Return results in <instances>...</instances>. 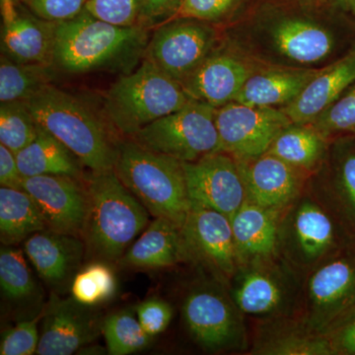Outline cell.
Instances as JSON below:
<instances>
[{
    "instance_id": "3",
    "label": "cell",
    "mask_w": 355,
    "mask_h": 355,
    "mask_svg": "<svg viewBox=\"0 0 355 355\" xmlns=\"http://www.w3.org/2000/svg\"><path fill=\"white\" fill-rule=\"evenodd\" d=\"M114 171L151 216L183 225L191 205L183 162L132 139L116 146Z\"/></svg>"
},
{
    "instance_id": "9",
    "label": "cell",
    "mask_w": 355,
    "mask_h": 355,
    "mask_svg": "<svg viewBox=\"0 0 355 355\" xmlns=\"http://www.w3.org/2000/svg\"><path fill=\"white\" fill-rule=\"evenodd\" d=\"M240 313L234 301L212 286L193 289L183 304L187 328L196 342L209 350L243 347L245 331Z\"/></svg>"
},
{
    "instance_id": "15",
    "label": "cell",
    "mask_w": 355,
    "mask_h": 355,
    "mask_svg": "<svg viewBox=\"0 0 355 355\" xmlns=\"http://www.w3.org/2000/svg\"><path fill=\"white\" fill-rule=\"evenodd\" d=\"M182 230L191 259L202 261L222 279L235 277L240 265L227 216L191 202Z\"/></svg>"
},
{
    "instance_id": "14",
    "label": "cell",
    "mask_w": 355,
    "mask_h": 355,
    "mask_svg": "<svg viewBox=\"0 0 355 355\" xmlns=\"http://www.w3.org/2000/svg\"><path fill=\"white\" fill-rule=\"evenodd\" d=\"M93 307L53 294L44 309L37 354L69 355L94 342L104 320Z\"/></svg>"
},
{
    "instance_id": "7",
    "label": "cell",
    "mask_w": 355,
    "mask_h": 355,
    "mask_svg": "<svg viewBox=\"0 0 355 355\" xmlns=\"http://www.w3.org/2000/svg\"><path fill=\"white\" fill-rule=\"evenodd\" d=\"M280 219L279 251L291 268H317L333 256L338 245L333 217L321 203L308 198H296Z\"/></svg>"
},
{
    "instance_id": "34",
    "label": "cell",
    "mask_w": 355,
    "mask_h": 355,
    "mask_svg": "<svg viewBox=\"0 0 355 355\" xmlns=\"http://www.w3.org/2000/svg\"><path fill=\"white\" fill-rule=\"evenodd\" d=\"M24 253L21 250L7 247L0 251L1 291L9 300L17 302L28 300L37 291Z\"/></svg>"
},
{
    "instance_id": "31",
    "label": "cell",
    "mask_w": 355,
    "mask_h": 355,
    "mask_svg": "<svg viewBox=\"0 0 355 355\" xmlns=\"http://www.w3.org/2000/svg\"><path fill=\"white\" fill-rule=\"evenodd\" d=\"M102 334L111 355L135 354L148 347L153 340L132 310L120 311L107 317L103 322Z\"/></svg>"
},
{
    "instance_id": "8",
    "label": "cell",
    "mask_w": 355,
    "mask_h": 355,
    "mask_svg": "<svg viewBox=\"0 0 355 355\" xmlns=\"http://www.w3.org/2000/svg\"><path fill=\"white\" fill-rule=\"evenodd\" d=\"M216 123L221 151L245 162L268 153L277 135L293 123L282 109L231 102L216 109Z\"/></svg>"
},
{
    "instance_id": "37",
    "label": "cell",
    "mask_w": 355,
    "mask_h": 355,
    "mask_svg": "<svg viewBox=\"0 0 355 355\" xmlns=\"http://www.w3.org/2000/svg\"><path fill=\"white\" fill-rule=\"evenodd\" d=\"M41 316L31 321L20 322L2 335L1 355H32L37 354L40 343L38 322Z\"/></svg>"
},
{
    "instance_id": "29",
    "label": "cell",
    "mask_w": 355,
    "mask_h": 355,
    "mask_svg": "<svg viewBox=\"0 0 355 355\" xmlns=\"http://www.w3.org/2000/svg\"><path fill=\"white\" fill-rule=\"evenodd\" d=\"M254 354L334 355L330 343L323 334L302 324L301 327H275L270 329L254 343Z\"/></svg>"
},
{
    "instance_id": "12",
    "label": "cell",
    "mask_w": 355,
    "mask_h": 355,
    "mask_svg": "<svg viewBox=\"0 0 355 355\" xmlns=\"http://www.w3.org/2000/svg\"><path fill=\"white\" fill-rule=\"evenodd\" d=\"M303 324L322 333L355 304V254L331 256L313 270L307 282Z\"/></svg>"
},
{
    "instance_id": "5",
    "label": "cell",
    "mask_w": 355,
    "mask_h": 355,
    "mask_svg": "<svg viewBox=\"0 0 355 355\" xmlns=\"http://www.w3.org/2000/svg\"><path fill=\"white\" fill-rule=\"evenodd\" d=\"M190 100L181 83L146 60L110 88L105 108L114 127L132 137L153 121L183 108Z\"/></svg>"
},
{
    "instance_id": "36",
    "label": "cell",
    "mask_w": 355,
    "mask_h": 355,
    "mask_svg": "<svg viewBox=\"0 0 355 355\" xmlns=\"http://www.w3.org/2000/svg\"><path fill=\"white\" fill-rule=\"evenodd\" d=\"M142 0H88L85 10L97 19L120 27L139 26Z\"/></svg>"
},
{
    "instance_id": "4",
    "label": "cell",
    "mask_w": 355,
    "mask_h": 355,
    "mask_svg": "<svg viewBox=\"0 0 355 355\" xmlns=\"http://www.w3.org/2000/svg\"><path fill=\"white\" fill-rule=\"evenodd\" d=\"M146 41L140 26L120 27L84 10L73 19L57 23L53 64L71 73L104 69L132 55Z\"/></svg>"
},
{
    "instance_id": "11",
    "label": "cell",
    "mask_w": 355,
    "mask_h": 355,
    "mask_svg": "<svg viewBox=\"0 0 355 355\" xmlns=\"http://www.w3.org/2000/svg\"><path fill=\"white\" fill-rule=\"evenodd\" d=\"M191 202L225 214L229 218L246 202L247 193L238 161L223 151L183 162Z\"/></svg>"
},
{
    "instance_id": "25",
    "label": "cell",
    "mask_w": 355,
    "mask_h": 355,
    "mask_svg": "<svg viewBox=\"0 0 355 355\" xmlns=\"http://www.w3.org/2000/svg\"><path fill=\"white\" fill-rule=\"evenodd\" d=\"M270 36L282 55L300 64L321 62L330 55L335 43L328 30L297 18L282 21L273 28Z\"/></svg>"
},
{
    "instance_id": "19",
    "label": "cell",
    "mask_w": 355,
    "mask_h": 355,
    "mask_svg": "<svg viewBox=\"0 0 355 355\" xmlns=\"http://www.w3.org/2000/svg\"><path fill=\"white\" fill-rule=\"evenodd\" d=\"M251 76L250 67L239 58L216 55L207 58L181 84L190 99L217 109L234 102Z\"/></svg>"
},
{
    "instance_id": "30",
    "label": "cell",
    "mask_w": 355,
    "mask_h": 355,
    "mask_svg": "<svg viewBox=\"0 0 355 355\" xmlns=\"http://www.w3.org/2000/svg\"><path fill=\"white\" fill-rule=\"evenodd\" d=\"M51 65L22 64L6 55L0 60V101H27L33 95L51 84Z\"/></svg>"
},
{
    "instance_id": "1",
    "label": "cell",
    "mask_w": 355,
    "mask_h": 355,
    "mask_svg": "<svg viewBox=\"0 0 355 355\" xmlns=\"http://www.w3.org/2000/svg\"><path fill=\"white\" fill-rule=\"evenodd\" d=\"M88 214L84 229L86 256L97 261L120 260L146 230L149 212L114 170L92 172L86 183Z\"/></svg>"
},
{
    "instance_id": "46",
    "label": "cell",
    "mask_w": 355,
    "mask_h": 355,
    "mask_svg": "<svg viewBox=\"0 0 355 355\" xmlns=\"http://www.w3.org/2000/svg\"><path fill=\"white\" fill-rule=\"evenodd\" d=\"M10 1L15 2V3H21V1H22V0H10Z\"/></svg>"
},
{
    "instance_id": "35",
    "label": "cell",
    "mask_w": 355,
    "mask_h": 355,
    "mask_svg": "<svg viewBox=\"0 0 355 355\" xmlns=\"http://www.w3.org/2000/svg\"><path fill=\"white\" fill-rule=\"evenodd\" d=\"M309 125L326 137L355 130V83Z\"/></svg>"
},
{
    "instance_id": "45",
    "label": "cell",
    "mask_w": 355,
    "mask_h": 355,
    "mask_svg": "<svg viewBox=\"0 0 355 355\" xmlns=\"http://www.w3.org/2000/svg\"><path fill=\"white\" fill-rule=\"evenodd\" d=\"M343 2L355 12V0H343Z\"/></svg>"
},
{
    "instance_id": "24",
    "label": "cell",
    "mask_w": 355,
    "mask_h": 355,
    "mask_svg": "<svg viewBox=\"0 0 355 355\" xmlns=\"http://www.w3.org/2000/svg\"><path fill=\"white\" fill-rule=\"evenodd\" d=\"M321 70L272 69L252 73L235 101L249 106L275 107L288 104Z\"/></svg>"
},
{
    "instance_id": "26",
    "label": "cell",
    "mask_w": 355,
    "mask_h": 355,
    "mask_svg": "<svg viewBox=\"0 0 355 355\" xmlns=\"http://www.w3.org/2000/svg\"><path fill=\"white\" fill-rule=\"evenodd\" d=\"M16 158L23 178L64 175L77 179L80 176V161L60 140L41 127L34 141L16 154Z\"/></svg>"
},
{
    "instance_id": "28",
    "label": "cell",
    "mask_w": 355,
    "mask_h": 355,
    "mask_svg": "<svg viewBox=\"0 0 355 355\" xmlns=\"http://www.w3.org/2000/svg\"><path fill=\"white\" fill-rule=\"evenodd\" d=\"M326 147L327 137L312 125L292 123L277 135L266 153L304 172L321 162Z\"/></svg>"
},
{
    "instance_id": "2",
    "label": "cell",
    "mask_w": 355,
    "mask_h": 355,
    "mask_svg": "<svg viewBox=\"0 0 355 355\" xmlns=\"http://www.w3.org/2000/svg\"><path fill=\"white\" fill-rule=\"evenodd\" d=\"M39 127L60 140L92 172L114 170L116 146L102 121L74 96L55 86L25 101Z\"/></svg>"
},
{
    "instance_id": "17",
    "label": "cell",
    "mask_w": 355,
    "mask_h": 355,
    "mask_svg": "<svg viewBox=\"0 0 355 355\" xmlns=\"http://www.w3.org/2000/svg\"><path fill=\"white\" fill-rule=\"evenodd\" d=\"M20 4L1 0L2 53L22 64L53 65L57 23L21 10Z\"/></svg>"
},
{
    "instance_id": "39",
    "label": "cell",
    "mask_w": 355,
    "mask_h": 355,
    "mask_svg": "<svg viewBox=\"0 0 355 355\" xmlns=\"http://www.w3.org/2000/svg\"><path fill=\"white\" fill-rule=\"evenodd\" d=\"M88 0H22L21 4L37 17L60 23L73 19L85 10Z\"/></svg>"
},
{
    "instance_id": "10",
    "label": "cell",
    "mask_w": 355,
    "mask_h": 355,
    "mask_svg": "<svg viewBox=\"0 0 355 355\" xmlns=\"http://www.w3.org/2000/svg\"><path fill=\"white\" fill-rule=\"evenodd\" d=\"M275 258L245 263L235 275L232 299L243 314L282 316L289 308L297 282L291 266H280Z\"/></svg>"
},
{
    "instance_id": "41",
    "label": "cell",
    "mask_w": 355,
    "mask_h": 355,
    "mask_svg": "<svg viewBox=\"0 0 355 355\" xmlns=\"http://www.w3.org/2000/svg\"><path fill=\"white\" fill-rule=\"evenodd\" d=\"M232 3V0H184L174 18L195 20H214Z\"/></svg>"
},
{
    "instance_id": "23",
    "label": "cell",
    "mask_w": 355,
    "mask_h": 355,
    "mask_svg": "<svg viewBox=\"0 0 355 355\" xmlns=\"http://www.w3.org/2000/svg\"><path fill=\"white\" fill-rule=\"evenodd\" d=\"M355 83V49L342 60L321 69L284 110L293 123L309 125Z\"/></svg>"
},
{
    "instance_id": "22",
    "label": "cell",
    "mask_w": 355,
    "mask_h": 355,
    "mask_svg": "<svg viewBox=\"0 0 355 355\" xmlns=\"http://www.w3.org/2000/svg\"><path fill=\"white\" fill-rule=\"evenodd\" d=\"M190 260L182 226L164 217H155L118 261L123 268L155 270Z\"/></svg>"
},
{
    "instance_id": "38",
    "label": "cell",
    "mask_w": 355,
    "mask_h": 355,
    "mask_svg": "<svg viewBox=\"0 0 355 355\" xmlns=\"http://www.w3.org/2000/svg\"><path fill=\"white\" fill-rule=\"evenodd\" d=\"M322 334L334 355H355V304L336 317Z\"/></svg>"
},
{
    "instance_id": "44",
    "label": "cell",
    "mask_w": 355,
    "mask_h": 355,
    "mask_svg": "<svg viewBox=\"0 0 355 355\" xmlns=\"http://www.w3.org/2000/svg\"><path fill=\"white\" fill-rule=\"evenodd\" d=\"M23 177L18 167L16 154L0 144V184L1 187L21 189Z\"/></svg>"
},
{
    "instance_id": "32",
    "label": "cell",
    "mask_w": 355,
    "mask_h": 355,
    "mask_svg": "<svg viewBox=\"0 0 355 355\" xmlns=\"http://www.w3.org/2000/svg\"><path fill=\"white\" fill-rule=\"evenodd\" d=\"M39 125L25 101L1 103L0 144L17 154L38 135Z\"/></svg>"
},
{
    "instance_id": "20",
    "label": "cell",
    "mask_w": 355,
    "mask_h": 355,
    "mask_svg": "<svg viewBox=\"0 0 355 355\" xmlns=\"http://www.w3.org/2000/svg\"><path fill=\"white\" fill-rule=\"evenodd\" d=\"M282 210L266 209L246 200L231 216L240 266L277 257Z\"/></svg>"
},
{
    "instance_id": "18",
    "label": "cell",
    "mask_w": 355,
    "mask_h": 355,
    "mask_svg": "<svg viewBox=\"0 0 355 355\" xmlns=\"http://www.w3.org/2000/svg\"><path fill=\"white\" fill-rule=\"evenodd\" d=\"M246 188L247 200L266 209H284L297 198L303 171L265 153L253 160L238 161Z\"/></svg>"
},
{
    "instance_id": "40",
    "label": "cell",
    "mask_w": 355,
    "mask_h": 355,
    "mask_svg": "<svg viewBox=\"0 0 355 355\" xmlns=\"http://www.w3.org/2000/svg\"><path fill=\"white\" fill-rule=\"evenodd\" d=\"M173 313L172 306L157 297L147 299L137 308L140 324L153 338L168 328L172 321Z\"/></svg>"
},
{
    "instance_id": "13",
    "label": "cell",
    "mask_w": 355,
    "mask_h": 355,
    "mask_svg": "<svg viewBox=\"0 0 355 355\" xmlns=\"http://www.w3.org/2000/svg\"><path fill=\"white\" fill-rule=\"evenodd\" d=\"M216 33L197 21H176L154 33L147 58L178 83L195 71L209 58Z\"/></svg>"
},
{
    "instance_id": "16",
    "label": "cell",
    "mask_w": 355,
    "mask_h": 355,
    "mask_svg": "<svg viewBox=\"0 0 355 355\" xmlns=\"http://www.w3.org/2000/svg\"><path fill=\"white\" fill-rule=\"evenodd\" d=\"M21 189L41 209L49 230L83 238L88 214L86 187L76 178L42 175L23 178Z\"/></svg>"
},
{
    "instance_id": "27",
    "label": "cell",
    "mask_w": 355,
    "mask_h": 355,
    "mask_svg": "<svg viewBox=\"0 0 355 355\" xmlns=\"http://www.w3.org/2000/svg\"><path fill=\"white\" fill-rule=\"evenodd\" d=\"M46 229L41 209L27 191L0 188V239L4 245L19 244Z\"/></svg>"
},
{
    "instance_id": "43",
    "label": "cell",
    "mask_w": 355,
    "mask_h": 355,
    "mask_svg": "<svg viewBox=\"0 0 355 355\" xmlns=\"http://www.w3.org/2000/svg\"><path fill=\"white\" fill-rule=\"evenodd\" d=\"M184 0H142L140 21L155 23L163 18L174 17Z\"/></svg>"
},
{
    "instance_id": "21",
    "label": "cell",
    "mask_w": 355,
    "mask_h": 355,
    "mask_svg": "<svg viewBox=\"0 0 355 355\" xmlns=\"http://www.w3.org/2000/svg\"><path fill=\"white\" fill-rule=\"evenodd\" d=\"M26 257L42 279L53 286L70 279L86 254L83 238L55 231H40L24 243Z\"/></svg>"
},
{
    "instance_id": "33",
    "label": "cell",
    "mask_w": 355,
    "mask_h": 355,
    "mask_svg": "<svg viewBox=\"0 0 355 355\" xmlns=\"http://www.w3.org/2000/svg\"><path fill=\"white\" fill-rule=\"evenodd\" d=\"M116 291V275L106 261L89 263L72 280V297L81 304H101L113 298Z\"/></svg>"
},
{
    "instance_id": "6",
    "label": "cell",
    "mask_w": 355,
    "mask_h": 355,
    "mask_svg": "<svg viewBox=\"0 0 355 355\" xmlns=\"http://www.w3.org/2000/svg\"><path fill=\"white\" fill-rule=\"evenodd\" d=\"M216 113L214 107L191 99L183 108L142 128L132 139L154 153L193 162L221 151Z\"/></svg>"
},
{
    "instance_id": "42",
    "label": "cell",
    "mask_w": 355,
    "mask_h": 355,
    "mask_svg": "<svg viewBox=\"0 0 355 355\" xmlns=\"http://www.w3.org/2000/svg\"><path fill=\"white\" fill-rule=\"evenodd\" d=\"M336 178L340 200L355 220V153H349L343 156L338 165Z\"/></svg>"
}]
</instances>
